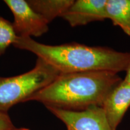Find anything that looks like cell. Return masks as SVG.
<instances>
[{"label":"cell","mask_w":130,"mask_h":130,"mask_svg":"<svg viewBox=\"0 0 130 130\" xmlns=\"http://www.w3.org/2000/svg\"><path fill=\"white\" fill-rule=\"evenodd\" d=\"M107 0H77L61 16L71 27L87 25L107 18Z\"/></svg>","instance_id":"cell-6"},{"label":"cell","mask_w":130,"mask_h":130,"mask_svg":"<svg viewBox=\"0 0 130 130\" xmlns=\"http://www.w3.org/2000/svg\"><path fill=\"white\" fill-rule=\"evenodd\" d=\"M13 45L31 52L60 74L89 71H125L130 61V53L102 46L77 43L49 45L31 37L16 36Z\"/></svg>","instance_id":"cell-1"},{"label":"cell","mask_w":130,"mask_h":130,"mask_svg":"<svg viewBox=\"0 0 130 130\" xmlns=\"http://www.w3.org/2000/svg\"><path fill=\"white\" fill-rule=\"evenodd\" d=\"M107 18L130 36V0H107Z\"/></svg>","instance_id":"cell-8"},{"label":"cell","mask_w":130,"mask_h":130,"mask_svg":"<svg viewBox=\"0 0 130 130\" xmlns=\"http://www.w3.org/2000/svg\"><path fill=\"white\" fill-rule=\"evenodd\" d=\"M130 107V83L122 79L110 92L102 107L113 130H116Z\"/></svg>","instance_id":"cell-7"},{"label":"cell","mask_w":130,"mask_h":130,"mask_svg":"<svg viewBox=\"0 0 130 130\" xmlns=\"http://www.w3.org/2000/svg\"><path fill=\"white\" fill-rule=\"evenodd\" d=\"M14 17L12 23L16 36L39 37L48 31L49 23L25 0H5Z\"/></svg>","instance_id":"cell-5"},{"label":"cell","mask_w":130,"mask_h":130,"mask_svg":"<svg viewBox=\"0 0 130 130\" xmlns=\"http://www.w3.org/2000/svg\"><path fill=\"white\" fill-rule=\"evenodd\" d=\"M32 9L48 23L57 17H61L74 3L73 0H30Z\"/></svg>","instance_id":"cell-9"},{"label":"cell","mask_w":130,"mask_h":130,"mask_svg":"<svg viewBox=\"0 0 130 130\" xmlns=\"http://www.w3.org/2000/svg\"><path fill=\"white\" fill-rule=\"evenodd\" d=\"M126 75L123 80L130 83V61L128 65V67L126 69Z\"/></svg>","instance_id":"cell-12"},{"label":"cell","mask_w":130,"mask_h":130,"mask_svg":"<svg viewBox=\"0 0 130 130\" xmlns=\"http://www.w3.org/2000/svg\"><path fill=\"white\" fill-rule=\"evenodd\" d=\"M15 128L7 113L0 111V130H13Z\"/></svg>","instance_id":"cell-11"},{"label":"cell","mask_w":130,"mask_h":130,"mask_svg":"<svg viewBox=\"0 0 130 130\" xmlns=\"http://www.w3.org/2000/svg\"><path fill=\"white\" fill-rule=\"evenodd\" d=\"M46 108L72 130H113L102 107L92 106L81 111Z\"/></svg>","instance_id":"cell-4"},{"label":"cell","mask_w":130,"mask_h":130,"mask_svg":"<svg viewBox=\"0 0 130 130\" xmlns=\"http://www.w3.org/2000/svg\"><path fill=\"white\" fill-rule=\"evenodd\" d=\"M122 79L118 73L89 71L60 74L51 84L34 94L46 107L81 111L92 106L102 107L105 99Z\"/></svg>","instance_id":"cell-2"},{"label":"cell","mask_w":130,"mask_h":130,"mask_svg":"<svg viewBox=\"0 0 130 130\" xmlns=\"http://www.w3.org/2000/svg\"><path fill=\"white\" fill-rule=\"evenodd\" d=\"M13 130H30L28 128H16L15 129Z\"/></svg>","instance_id":"cell-13"},{"label":"cell","mask_w":130,"mask_h":130,"mask_svg":"<svg viewBox=\"0 0 130 130\" xmlns=\"http://www.w3.org/2000/svg\"><path fill=\"white\" fill-rule=\"evenodd\" d=\"M57 70L40 58L33 69L12 77H0V111L6 112L19 102L28 101L36 92L58 77Z\"/></svg>","instance_id":"cell-3"},{"label":"cell","mask_w":130,"mask_h":130,"mask_svg":"<svg viewBox=\"0 0 130 130\" xmlns=\"http://www.w3.org/2000/svg\"><path fill=\"white\" fill-rule=\"evenodd\" d=\"M67 129H68V130H72V129H70V128H67Z\"/></svg>","instance_id":"cell-14"},{"label":"cell","mask_w":130,"mask_h":130,"mask_svg":"<svg viewBox=\"0 0 130 130\" xmlns=\"http://www.w3.org/2000/svg\"><path fill=\"white\" fill-rule=\"evenodd\" d=\"M16 37L12 23L0 16V56L10 45L13 44Z\"/></svg>","instance_id":"cell-10"}]
</instances>
